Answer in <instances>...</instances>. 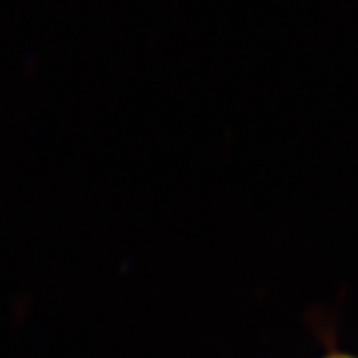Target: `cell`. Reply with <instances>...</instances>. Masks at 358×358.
Masks as SVG:
<instances>
[{
    "label": "cell",
    "mask_w": 358,
    "mask_h": 358,
    "mask_svg": "<svg viewBox=\"0 0 358 358\" xmlns=\"http://www.w3.org/2000/svg\"><path fill=\"white\" fill-rule=\"evenodd\" d=\"M326 358H356V356H350V354H330Z\"/></svg>",
    "instance_id": "1"
}]
</instances>
